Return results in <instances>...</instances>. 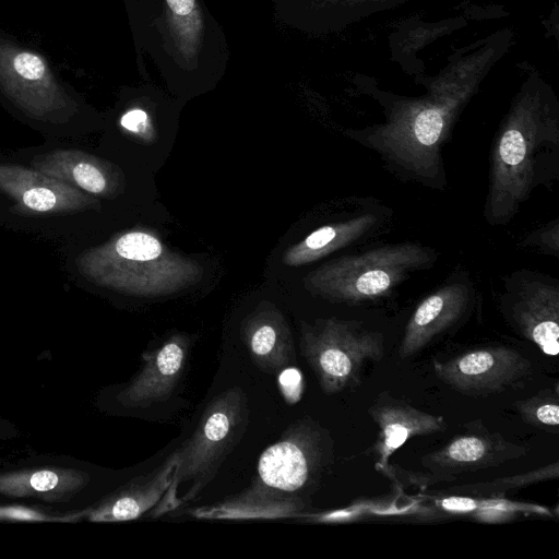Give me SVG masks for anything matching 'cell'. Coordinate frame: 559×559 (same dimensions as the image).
I'll return each instance as SVG.
<instances>
[{
    "instance_id": "cell-12",
    "label": "cell",
    "mask_w": 559,
    "mask_h": 559,
    "mask_svg": "<svg viewBox=\"0 0 559 559\" xmlns=\"http://www.w3.org/2000/svg\"><path fill=\"white\" fill-rule=\"evenodd\" d=\"M0 191L25 213L64 214L99 205L94 195L36 168L21 165L0 164Z\"/></svg>"
},
{
    "instance_id": "cell-25",
    "label": "cell",
    "mask_w": 559,
    "mask_h": 559,
    "mask_svg": "<svg viewBox=\"0 0 559 559\" xmlns=\"http://www.w3.org/2000/svg\"><path fill=\"white\" fill-rule=\"evenodd\" d=\"M278 386L286 403L296 404L302 395V373L294 367H286L278 372Z\"/></svg>"
},
{
    "instance_id": "cell-24",
    "label": "cell",
    "mask_w": 559,
    "mask_h": 559,
    "mask_svg": "<svg viewBox=\"0 0 559 559\" xmlns=\"http://www.w3.org/2000/svg\"><path fill=\"white\" fill-rule=\"evenodd\" d=\"M525 246L540 249L544 253L559 257L558 218L531 233L523 241Z\"/></svg>"
},
{
    "instance_id": "cell-3",
    "label": "cell",
    "mask_w": 559,
    "mask_h": 559,
    "mask_svg": "<svg viewBox=\"0 0 559 559\" xmlns=\"http://www.w3.org/2000/svg\"><path fill=\"white\" fill-rule=\"evenodd\" d=\"M79 267L91 282L136 296H162L200 282L201 265L168 249L154 235L131 230L79 258Z\"/></svg>"
},
{
    "instance_id": "cell-2",
    "label": "cell",
    "mask_w": 559,
    "mask_h": 559,
    "mask_svg": "<svg viewBox=\"0 0 559 559\" xmlns=\"http://www.w3.org/2000/svg\"><path fill=\"white\" fill-rule=\"evenodd\" d=\"M474 87L472 80L437 83L425 97L393 105L385 122L349 135L378 153L393 170L425 186H442L441 147Z\"/></svg>"
},
{
    "instance_id": "cell-7",
    "label": "cell",
    "mask_w": 559,
    "mask_h": 559,
    "mask_svg": "<svg viewBox=\"0 0 559 559\" xmlns=\"http://www.w3.org/2000/svg\"><path fill=\"white\" fill-rule=\"evenodd\" d=\"M311 420H300L260 455L258 481L253 484L274 495L298 497L322 475L331 459V443Z\"/></svg>"
},
{
    "instance_id": "cell-17",
    "label": "cell",
    "mask_w": 559,
    "mask_h": 559,
    "mask_svg": "<svg viewBox=\"0 0 559 559\" xmlns=\"http://www.w3.org/2000/svg\"><path fill=\"white\" fill-rule=\"evenodd\" d=\"M34 167L94 197L114 198L123 177L111 163L79 150H55L39 156Z\"/></svg>"
},
{
    "instance_id": "cell-14",
    "label": "cell",
    "mask_w": 559,
    "mask_h": 559,
    "mask_svg": "<svg viewBox=\"0 0 559 559\" xmlns=\"http://www.w3.org/2000/svg\"><path fill=\"white\" fill-rule=\"evenodd\" d=\"M472 301V287L463 281L447 283L429 294L407 321L399 347L400 358L415 355L453 326L468 311Z\"/></svg>"
},
{
    "instance_id": "cell-10",
    "label": "cell",
    "mask_w": 559,
    "mask_h": 559,
    "mask_svg": "<svg viewBox=\"0 0 559 559\" xmlns=\"http://www.w3.org/2000/svg\"><path fill=\"white\" fill-rule=\"evenodd\" d=\"M0 85L16 106L38 119L59 118L70 108L45 59L2 40Z\"/></svg>"
},
{
    "instance_id": "cell-11",
    "label": "cell",
    "mask_w": 559,
    "mask_h": 559,
    "mask_svg": "<svg viewBox=\"0 0 559 559\" xmlns=\"http://www.w3.org/2000/svg\"><path fill=\"white\" fill-rule=\"evenodd\" d=\"M527 449L499 432L489 431L480 419L465 424V432L420 459L437 481H451L455 475L495 467L522 457Z\"/></svg>"
},
{
    "instance_id": "cell-26",
    "label": "cell",
    "mask_w": 559,
    "mask_h": 559,
    "mask_svg": "<svg viewBox=\"0 0 559 559\" xmlns=\"http://www.w3.org/2000/svg\"><path fill=\"white\" fill-rule=\"evenodd\" d=\"M120 124L124 130L141 136H145L151 131L150 118L141 108L126 111L120 118Z\"/></svg>"
},
{
    "instance_id": "cell-8",
    "label": "cell",
    "mask_w": 559,
    "mask_h": 559,
    "mask_svg": "<svg viewBox=\"0 0 559 559\" xmlns=\"http://www.w3.org/2000/svg\"><path fill=\"white\" fill-rule=\"evenodd\" d=\"M500 311L508 324L544 354L559 352V284L543 273L519 270L503 277Z\"/></svg>"
},
{
    "instance_id": "cell-9",
    "label": "cell",
    "mask_w": 559,
    "mask_h": 559,
    "mask_svg": "<svg viewBox=\"0 0 559 559\" xmlns=\"http://www.w3.org/2000/svg\"><path fill=\"white\" fill-rule=\"evenodd\" d=\"M438 379L462 394L487 396L526 378L531 362L518 350L490 346L464 352L445 361L433 360Z\"/></svg>"
},
{
    "instance_id": "cell-15",
    "label": "cell",
    "mask_w": 559,
    "mask_h": 559,
    "mask_svg": "<svg viewBox=\"0 0 559 559\" xmlns=\"http://www.w3.org/2000/svg\"><path fill=\"white\" fill-rule=\"evenodd\" d=\"M368 414L379 428L373 451L378 457L377 468L381 469L386 467L388 459L411 438L447 429L443 416L423 412L388 392H381L376 397Z\"/></svg>"
},
{
    "instance_id": "cell-21",
    "label": "cell",
    "mask_w": 559,
    "mask_h": 559,
    "mask_svg": "<svg viewBox=\"0 0 559 559\" xmlns=\"http://www.w3.org/2000/svg\"><path fill=\"white\" fill-rule=\"evenodd\" d=\"M166 22L177 52L194 64L202 46L204 17L198 0H164Z\"/></svg>"
},
{
    "instance_id": "cell-20",
    "label": "cell",
    "mask_w": 559,
    "mask_h": 559,
    "mask_svg": "<svg viewBox=\"0 0 559 559\" xmlns=\"http://www.w3.org/2000/svg\"><path fill=\"white\" fill-rule=\"evenodd\" d=\"M90 480L78 469L38 468L0 475V495L13 498L35 497L47 501L69 500Z\"/></svg>"
},
{
    "instance_id": "cell-6",
    "label": "cell",
    "mask_w": 559,
    "mask_h": 559,
    "mask_svg": "<svg viewBox=\"0 0 559 559\" xmlns=\"http://www.w3.org/2000/svg\"><path fill=\"white\" fill-rule=\"evenodd\" d=\"M300 349L322 391L335 394L360 384L365 365L383 357L384 341L357 321L330 318L301 323Z\"/></svg>"
},
{
    "instance_id": "cell-22",
    "label": "cell",
    "mask_w": 559,
    "mask_h": 559,
    "mask_svg": "<svg viewBox=\"0 0 559 559\" xmlns=\"http://www.w3.org/2000/svg\"><path fill=\"white\" fill-rule=\"evenodd\" d=\"M558 473V462H554L530 472L497 478L491 481L457 486L451 488V490L495 498L503 496L510 490H518L536 483L557 479Z\"/></svg>"
},
{
    "instance_id": "cell-18",
    "label": "cell",
    "mask_w": 559,
    "mask_h": 559,
    "mask_svg": "<svg viewBox=\"0 0 559 559\" xmlns=\"http://www.w3.org/2000/svg\"><path fill=\"white\" fill-rule=\"evenodd\" d=\"M175 469L171 455L156 469L141 475L104 498L90 512V520L116 522L134 520L156 506L167 491Z\"/></svg>"
},
{
    "instance_id": "cell-16",
    "label": "cell",
    "mask_w": 559,
    "mask_h": 559,
    "mask_svg": "<svg viewBox=\"0 0 559 559\" xmlns=\"http://www.w3.org/2000/svg\"><path fill=\"white\" fill-rule=\"evenodd\" d=\"M242 337L255 366L275 374L296 364L289 325L271 302L259 304L242 322Z\"/></svg>"
},
{
    "instance_id": "cell-1",
    "label": "cell",
    "mask_w": 559,
    "mask_h": 559,
    "mask_svg": "<svg viewBox=\"0 0 559 559\" xmlns=\"http://www.w3.org/2000/svg\"><path fill=\"white\" fill-rule=\"evenodd\" d=\"M558 179V102L548 88L525 85L493 141L485 219L508 224L536 188L551 189Z\"/></svg>"
},
{
    "instance_id": "cell-23",
    "label": "cell",
    "mask_w": 559,
    "mask_h": 559,
    "mask_svg": "<svg viewBox=\"0 0 559 559\" xmlns=\"http://www.w3.org/2000/svg\"><path fill=\"white\" fill-rule=\"evenodd\" d=\"M514 406L522 420L538 429L559 432V400L558 390L539 391L536 395L519 400Z\"/></svg>"
},
{
    "instance_id": "cell-13",
    "label": "cell",
    "mask_w": 559,
    "mask_h": 559,
    "mask_svg": "<svg viewBox=\"0 0 559 559\" xmlns=\"http://www.w3.org/2000/svg\"><path fill=\"white\" fill-rule=\"evenodd\" d=\"M190 348V337L175 333L144 352L140 370L118 394V401L132 408H146L167 401L185 373Z\"/></svg>"
},
{
    "instance_id": "cell-5",
    "label": "cell",
    "mask_w": 559,
    "mask_h": 559,
    "mask_svg": "<svg viewBox=\"0 0 559 559\" xmlns=\"http://www.w3.org/2000/svg\"><path fill=\"white\" fill-rule=\"evenodd\" d=\"M432 248L400 242L331 260L308 273L305 287L331 302L358 304L384 297L413 273L430 267Z\"/></svg>"
},
{
    "instance_id": "cell-4",
    "label": "cell",
    "mask_w": 559,
    "mask_h": 559,
    "mask_svg": "<svg viewBox=\"0 0 559 559\" xmlns=\"http://www.w3.org/2000/svg\"><path fill=\"white\" fill-rule=\"evenodd\" d=\"M249 414L248 397L239 386L221 392L210 402L190 438L173 453V479L157 503L155 515L175 509L182 486L187 490L178 499L179 507L197 498L242 439Z\"/></svg>"
},
{
    "instance_id": "cell-19",
    "label": "cell",
    "mask_w": 559,
    "mask_h": 559,
    "mask_svg": "<svg viewBox=\"0 0 559 559\" xmlns=\"http://www.w3.org/2000/svg\"><path fill=\"white\" fill-rule=\"evenodd\" d=\"M379 222L376 213H359L344 221L323 225L289 247L282 261L287 266H300L320 260L376 231Z\"/></svg>"
}]
</instances>
